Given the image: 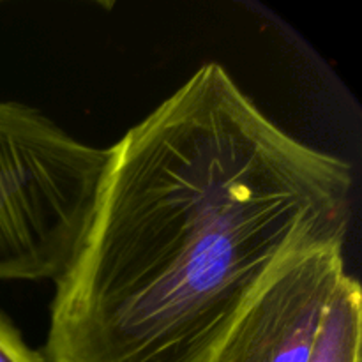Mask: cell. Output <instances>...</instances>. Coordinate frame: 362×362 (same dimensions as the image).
I'll use <instances>...</instances> for the list:
<instances>
[{
	"label": "cell",
	"mask_w": 362,
	"mask_h": 362,
	"mask_svg": "<svg viewBox=\"0 0 362 362\" xmlns=\"http://www.w3.org/2000/svg\"><path fill=\"white\" fill-rule=\"evenodd\" d=\"M352 166L272 122L218 62L110 148L55 283L45 362H212L265 279L345 243Z\"/></svg>",
	"instance_id": "6da1fadb"
},
{
	"label": "cell",
	"mask_w": 362,
	"mask_h": 362,
	"mask_svg": "<svg viewBox=\"0 0 362 362\" xmlns=\"http://www.w3.org/2000/svg\"><path fill=\"white\" fill-rule=\"evenodd\" d=\"M110 148L0 101V281H59L81 246Z\"/></svg>",
	"instance_id": "7a4b0ae2"
},
{
	"label": "cell",
	"mask_w": 362,
	"mask_h": 362,
	"mask_svg": "<svg viewBox=\"0 0 362 362\" xmlns=\"http://www.w3.org/2000/svg\"><path fill=\"white\" fill-rule=\"evenodd\" d=\"M345 274L343 243L286 258L244 306L212 362H308Z\"/></svg>",
	"instance_id": "3957f363"
},
{
	"label": "cell",
	"mask_w": 362,
	"mask_h": 362,
	"mask_svg": "<svg viewBox=\"0 0 362 362\" xmlns=\"http://www.w3.org/2000/svg\"><path fill=\"white\" fill-rule=\"evenodd\" d=\"M362 292L356 278L345 274L315 339L308 362H361Z\"/></svg>",
	"instance_id": "277c9868"
},
{
	"label": "cell",
	"mask_w": 362,
	"mask_h": 362,
	"mask_svg": "<svg viewBox=\"0 0 362 362\" xmlns=\"http://www.w3.org/2000/svg\"><path fill=\"white\" fill-rule=\"evenodd\" d=\"M0 362H45L21 338L13 322L0 313Z\"/></svg>",
	"instance_id": "5b68a950"
}]
</instances>
